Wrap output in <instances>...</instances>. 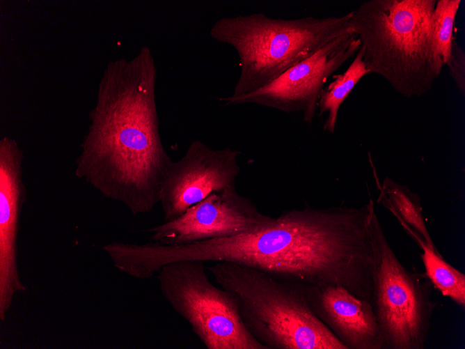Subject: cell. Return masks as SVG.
Returning <instances> with one entry per match:
<instances>
[{"mask_svg":"<svg viewBox=\"0 0 465 349\" xmlns=\"http://www.w3.org/2000/svg\"><path fill=\"white\" fill-rule=\"evenodd\" d=\"M157 76L148 47L132 59L108 63L76 159L77 178L133 215L150 212L159 203L173 162L159 134Z\"/></svg>","mask_w":465,"mask_h":349,"instance_id":"obj_1","label":"cell"},{"mask_svg":"<svg viewBox=\"0 0 465 349\" xmlns=\"http://www.w3.org/2000/svg\"><path fill=\"white\" fill-rule=\"evenodd\" d=\"M375 210L370 199L360 207L287 210L265 228L211 239L207 257L293 284L340 285L372 303L370 224Z\"/></svg>","mask_w":465,"mask_h":349,"instance_id":"obj_2","label":"cell"},{"mask_svg":"<svg viewBox=\"0 0 465 349\" xmlns=\"http://www.w3.org/2000/svg\"><path fill=\"white\" fill-rule=\"evenodd\" d=\"M436 0H368L352 11L349 30L360 41L369 74L406 98L429 91L433 69L432 16Z\"/></svg>","mask_w":465,"mask_h":349,"instance_id":"obj_3","label":"cell"},{"mask_svg":"<svg viewBox=\"0 0 465 349\" xmlns=\"http://www.w3.org/2000/svg\"><path fill=\"white\" fill-rule=\"evenodd\" d=\"M351 16L352 11L337 17L285 20L256 13L217 20L210 36L234 48L239 59V76L230 96L244 95L270 84L349 29Z\"/></svg>","mask_w":465,"mask_h":349,"instance_id":"obj_4","label":"cell"},{"mask_svg":"<svg viewBox=\"0 0 465 349\" xmlns=\"http://www.w3.org/2000/svg\"><path fill=\"white\" fill-rule=\"evenodd\" d=\"M207 268L221 288L237 295L243 323L267 349H347L315 315L297 284L232 262Z\"/></svg>","mask_w":465,"mask_h":349,"instance_id":"obj_5","label":"cell"},{"mask_svg":"<svg viewBox=\"0 0 465 349\" xmlns=\"http://www.w3.org/2000/svg\"><path fill=\"white\" fill-rule=\"evenodd\" d=\"M370 231L372 249V306L383 349H424L436 302L425 272L410 270L398 259L375 210Z\"/></svg>","mask_w":465,"mask_h":349,"instance_id":"obj_6","label":"cell"},{"mask_svg":"<svg viewBox=\"0 0 465 349\" xmlns=\"http://www.w3.org/2000/svg\"><path fill=\"white\" fill-rule=\"evenodd\" d=\"M157 278L164 299L206 348L267 349L243 323L237 295L210 281L205 262L170 263L161 267Z\"/></svg>","mask_w":465,"mask_h":349,"instance_id":"obj_7","label":"cell"},{"mask_svg":"<svg viewBox=\"0 0 465 349\" xmlns=\"http://www.w3.org/2000/svg\"><path fill=\"white\" fill-rule=\"evenodd\" d=\"M360 47L357 36L348 29L267 86L244 95L219 100L225 105L251 103L285 113L299 111L304 121L311 124L328 79L356 55Z\"/></svg>","mask_w":465,"mask_h":349,"instance_id":"obj_8","label":"cell"},{"mask_svg":"<svg viewBox=\"0 0 465 349\" xmlns=\"http://www.w3.org/2000/svg\"><path fill=\"white\" fill-rule=\"evenodd\" d=\"M240 154L230 148L214 149L200 140L193 141L184 155L173 161L161 183L159 203L164 221L175 219L212 193L235 187Z\"/></svg>","mask_w":465,"mask_h":349,"instance_id":"obj_9","label":"cell"},{"mask_svg":"<svg viewBox=\"0 0 465 349\" xmlns=\"http://www.w3.org/2000/svg\"><path fill=\"white\" fill-rule=\"evenodd\" d=\"M274 217L261 213L235 186L214 192L173 220L148 229L152 240L179 245L253 231L271 224Z\"/></svg>","mask_w":465,"mask_h":349,"instance_id":"obj_10","label":"cell"},{"mask_svg":"<svg viewBox=\"0 0 465 349\" xmlns=\"http://www.w3.org/2000/svg\"><path fill=\"white\" fill-rule=\"evenodd\" d=\"M24 153L15 139L0 140V320H6L14 297L25 292L17 266V236L26 201Z\"/></svg>","mask_w":465,"mask_h":349,"instance_id":"obj_11","label":"cell"},{"mask_svg":"<svg viewBox=\"0 0 465 349\" xmlns=\"http://www.w3.org/2000/svg\"><path fill=\"white\" fill-rule=\"evenodd\" d=\"M315 315L347 349H383L372 306L340 285L297 284Z\"/></svg>","mask_w":465,"mask_h":349,"instance_id":"obj_12","label":"cell"},{"mask_svg":"<svg viewBox=\"0 0 465 349\" xmlns=\"http://www.w3.org/2000/svg\"><path fill=\"white\" fill-rule=\"evenodd\" d=\"M378 203H381L396 217L404 230L410 229L418 234L427 246L437 253L423 216L420 197L406 185L386 178L380 185Z\"/></svg>","mask_w":465,"mask_h":349,"instance_id":"obj_13","label":"cell"},{"mask_svg":"<svg viewBox=\"0 0 465 349\" xmlns=\"http://www.w3.org/2000/svg\"><path fill=\"white\" fill-rule=\"evenodd\" d=\"M369 74L363 61V52L360 49L346 70L333 76V80L323 88L318 102L320 115L327 113V119L324 130L333 133L338 119V111L357 83Z\"/></svg>","mask_w":465,"mask_h":349,"instance_id":"obj_14","label":"cell"},{"mask_svg":"<svg viewBox=\"0 0 465 349\" xmlns=\"http://www.w3.org/2000/svg\"><path fill=\"white\" fill-rule=\"evenodd\" d=\"M423 251L420 254L425 274L433 287L465 309V275L447 263L440 253L430 249L422 238L414 239Z\"/></svg>","mask_w":465,"mask_h":349,"instance_id":"obj_15","label":"cell"},{"mask_svg":"<svg viewBox=\"0 0 465 349\" xmlns=\"http://www.w3.org/2000/svg\"><path fill=\"white\" fill-rule=\"evenodd\" d=\"M461 0H437L432 16L433 69L438 77L451 53L452 33Z\"/></svg>","mask_w":465,"mask_h":349,"instance_id":"obj_16","label":"cell"},{"mask_svg":"<svg viewBox=\"0 0 465 349\" xmlns=\"http://www.w3.org/2000/svg\"><path fill=\"white\" fill-rule=\"evenodd\" d=\"M446 65L460 94L465 95V52L458 42L453 39L451 53Z\"/></svg>","mask_w":465,"mask_h":349,"instance_id":"obj_17","label":"cell"}]
</instances>
